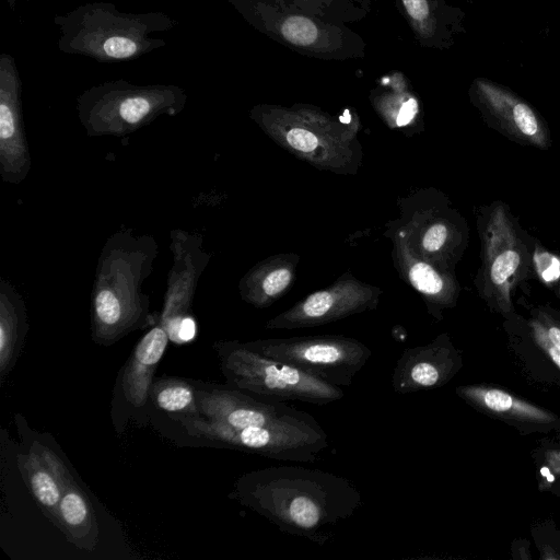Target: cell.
Returning a JSON list of instances; mask_svg holds the SVG:
<instances>
[{"label": "cell", "instance_id": "cell-1", "mask_svg": "<svg viewBox=\"0 0 560 560\" xmlns=\"http://www.w3.org/2000/svg\"><path fill=\"white\" fill-rule=\"evenodd\" d=\"M233 497L282 533L325 545L363 505L349 479L301 466H271L243 475Z\"/></svg>", "mask_w": 560, "mask_h": 560}, {"label": "cell", "instance_id": "cell-2", "mask_svg": "<svg viewBox=\"0 0 560 560\" xmlns=\"http://www.w3.org/2000/svg\"><path fill=\"white\" fill-rule=\"evenodd\" d=\"M158 254L152 235L136 234L131 229L118 230L106 240L91 294V336L95 343L110 346L158 323V314L151 313L149 295L142 290Z\"/></svg>", "mask_w": 560, "mask_h": 560}, {"label": "cell", "instance_id": "cell-3", "mask_svg": "<svg viewBox=\"0 0 560 560\" xmlns=\"http://www.w3.org/2000/svg\"><path fill=\"white\" fill-rule=\"evenodd\" d=\"M58 48L98 62L129 61L166 46L162 34L177 22L163 12H124L112 2L85 3L56 15Z\"/></svg>", "mask_w": 560, "mask_h": 560}, {"label": "cell", "instance_id": "cell-4", "mask_svg": "<svg viewBox=\"0 0 560 560\" xmlns=\"http://www.w3.org/2000/svg\"><path fill=\"white\" fill-rule=\"evenodd\" d=\"M477 231L481 264L476 289L491 310L509 318L515 314L513 292L536 276L534 242L502 200L479 208Z\"/></svg>", "mask_w": 560, "mask_h": 560}, {"label": "cell", "instance_id": "cell-5", "mask_svg": "<svg viewBox=\"0 0 560 560\" xmlns=\"http://www.w3.org/2000/svg\"><path fill=\"white\" fill-rule=\"evenodd\" d=\"M254 28L289 49L325 61L365 56V42L347 24L307 13L290 0H226Z\"/></svg>", "mask_w": 560, "mask_h": 560}, {"label": "cell", "instance_id": "cell-6", "mask_svg": "<svg viewBox=\"0 0 560 560\" xmlns=\"http://www.w3.org/2000/svg\"><path fill=\"white\" fill-rule=\"evenodd\" d=\"M187 93L174 84H135L124 79L84 90L77 98L79 120L91 137H125L161 116H176Z\"/></svg>", "mask_w": 560, "mask_h": 560}, {"label": "cell", "instance_id": "cell-7", "mask_svg": "<svg viewBox=\"0 0 560 560\" xmlns=\"http://www.w3.org/2000/svg\"><path fill=\"white\" fill-rule=\"evenodd\" d=\"M213 349L228 385L277 401L328 405L345 396L330 385L290 364L262 355L237 340H219Z\"/></svg>", "mask_w": 560, "mask_h": 560}, {"label": "cell", "instance_id": "cell-8", "mask_svg": "<svg viewBox=\"0 0 560 560\" xmlns=\"http://www.w3.org/2000/svg\"><path fill=\"white\" fill-rule=\"evenodd\" d=\"M245 343L262 355L338 387L350 386L372 355V350L360 340L339 335L259 339Z\"/></svg>", "mask_w": 560, "mask_h": 560}, {"label": "cell", "instance_id": "cell-9", "mask_svg": "<svg viewBox=\"0 0 560 560\" xmlns=\"http://www.w3.org/2000/svg\"><path fill=\"white\" fill-rule=\"evenodd\" d=\"M179 423L189 435L282 462L312 463L329 446L322 425L235 429L202 417Z\"/></svg>", "mask_w": 560, "mask_h": 560}, {"label": "cell", "instance_id": "cell-10", "mask_svg": "<svg viewBox=\"0 0 560 560\" xmlns=\"http://www.w3.org/2000/svg\"><path fill=\"white\" fill-rule=\"evenodd\" d=\"M194 383L199 411L208 420L235 429L320 425L313 416L285 401L264 399L229 385Z\"/></svg>", "mask_w": 560, "mask_h": 560}, {"label": "cell", "instance_id": "cell-11", "mask_svg": "<svg viewBox=\"0 0 560 560\" xmlns=\"http://www.w3.org/2000/svg\"><path fill=\"white\" fill-rule=\"evenodd\" d=\"M468 97L486 125L509 140L539 150L552 145L544 116L509 86L479 77L472 80Z\"/></svg>", "mask_w": 560, "mask_h": 560}, {"label": "cell", "instance_id": "cell-12", "mask_svg": "<svg viewBox=\"0 0 560 560\" xmlns=\"http://www.w3.org/2000/svg\"><path fill=\"white\" fill-rule=\"evenodd\" d=\"M170 238L173 265L167 275L158 323L165 328L170 340L176 342L182 322L191 316L195 292L211 256L203 248L199 233L175 229L171 231Z\"/></svg>", "mask_w": 560, "mask_h": 560}, {"label": "cell", "instance_id": "cell-13", "mask_svg": "<svg viewBox=\"0 0 560 560\" xmlns=\"http://www.w3.org/2000/svg\"><path fill=\"white\" fill-rule=\"evenodd\" d=\"M378 289L354 279L339 281L314 292L288 311L267 322V329H298L325 325L372 310L378 302Z\"/></svg>", "mask_w": 560, "mask_h": 560}, {"label": "cell", "instance_id": "cell-14", "mask_svg": "<svg viewBox=\"0 0 560 560\" xmlns=\"http://www.w3.org/2000/svg\"><path fill=\"white\" fill-rule=\"evenodd\" d=\"M22 83L14 58L0 56V175L21 184L31 170V154L22 112Z\"/></svg>", "mask_w": 560, "mask_h": 560}, {"label": "cell", "instance_id": "cell-15", "mask_svg": "<svg viewBox=\"0 0 560 560\" xmlns=\"http://www.w3.org/2000/svg\"><path fill=\"white\" fill-rule=\"evenodd\" d=\"M462 366V358L447 334L427 345L406 348L393 370L392 386L407 395L439 388L448 383Z\"/></svg>", "mask_w": 560, "mask_h": 560}, {"label": "cell", "instance_id": "cell-16", "mask_svg": "<svg viewBox=\"0 0 560 560\" xmlns=\"http://www.w3.org/2000/svg\"><path fill=\"white\" fill-rule=\"evenodd\" d=\"M419 46L450 49L466 33V13L446 0H394Z\"/></svg>", "mask_w": 560, "mask_h": 560}, {"label": "cell", "instance_id": "cell-17", "mask_svg": "<svg viewBox=\"0 0 560 560\" xmlns=\"http://www.w3.org/2000/svg\"><path fill=\"white\" fill-rule=\"evenodd\" d=\"M21 475L45 515L58 527V504L66 487L75 480L61 458L34 440L18 458Z\"/></svg>", "mask_w": 560, "mask_h": 560}, {"label": "cell", "instance_id": "cell-18", "mask_svg": "<svg viewBox=\"0 0 560 560\" xmlns=\"http://www.w3.org/2000/svg\"><path fill=\"white\" fill-rule=\"evenodd\" d=\"M170 337L165 328L156 323L137 342L121 376L124 398L133 407H142L150 397L154 372L165 353Z\"/></svg>", "mask_w": 560, "mask_h": 560}, {"label": "cell", "instance_id": "cell-19", "mask_svg": "<svg viewBox=\"0 0 560 560\" xmlns=\"http://www.w3.org/2000/svg\"><path fill=\"white\" fill-rule=\"evenodd\" d=\"M456 394L474 408L509 422L551 425L559 419L546 409L530 404L501 388L486 385H464Z\"/></svg>", "mask_w": 560, "mask_h": 560}, {"label": "cell", "instance_id": "cell-20", "mask_svg": "<svg viewBox=\"0 0 560 560\" xmlns=\"http://www.w3.org/2000/svg\"><path fill=\"white\" fill-rule=\"evenodd\" d=\"M28 331L26 304L16 288L0 279V385L15 366Z\"/></svg>", "mask_w": 560, "mask_h": 560}, {"label": "cell", "instance_id": "cell-21", "mask_svg": "<svg viewBox=\"0 0 560 560\" xmlns=\"http://www.w3.org/2000/svg\"><path fill=\"white\" fill-rule=\"evenodd\" d=\"M58 528L77 548L93 551L98 541V524L91 500L77 480L70 482L58 504Z\"/></svg>", "mask_w": 560, "mask_h": 560}, {"label": "cell", "instance_id": "cell-22", "mask_svg": "<svg viewBox=\"0 0 560 560\" xmlns=\"http://www.w3.org/2000/svg\"><path fill=\"white\" fill-rule=\"evenodd\" d=\"M370 100L375 110L396 127L409 126L419 116V98L401 71L378 78L370 92Z\"/></svg>", "mask_w": 560, "mask_h": 560}, {"label": "cell", "instance_id": "cell-23", "mask_svg": "<svg viewBox=\"0 0 560 560\" xmlns=\"http://www.w3.org/2000/svg\"><path fill=\"white\" fill-rule=\"evenodd\" d=\"M294 277V267L284 259L265 260L249 270L240 281L242 299L267 307L284 294Z\"/></svg>", "mask_w": 560, "mask_h": 560}, {"label": "cell", "instance_id": "cell-24", "mask_svg": "<svg viewBox=\"0 0 560 560\" xmlns=\"http://www.w3.org/2000/svg\"><path fill=\"white\" fill-rule=\"evenodd\" d=\"M407 277L410 283L424 295L429 312L435 318L440 319L444 308L456 304L459 285L450 270L415 259L408 265Z\"/></svg>", "mask_w": 560, "mask_h": 560}, {"label": "cell", "instance_id": "cell-25", "mask_svg": "<svg viewBox=\"0 0 560 560\" xmlns=\"http://www.w3.org/2000/svg\"><path fill=\"white\" fill-rule=\"evenodd\" d=\"M150 398L156 408L177 421L184 418L201 417L192 381L180 377L154 378Z\"/></svg>", "mask_w": 560, "mask_h": 560}, {"label": "cell", "instance_id": "cell-26", "mask_svg": "<svg viewBox=\"0 0 560 560\" xmlns=\"http://www.w3.org/2000/svg\"><path fill=\"white\" fill-rule=\"evenodd\" d=\"M310 14L334 23L363 20L372 10L373 0H290Z\"/></svg>", "mask_w": 560, "mask_h": 560}, {"label": "cell", "instance_id": "cell-27", "mask_svg": "<svg viewBox=\"0 0 560 560\" xmlns=\"http://www.w3.org/2000/svg\"><path fill=\"white\" fill-rule=\"evenodd\" d=\"M530 318L527 325L530 330V335L535 343L548 355V358L558 366L560 370V347L551 341L548 337L544 325L538 317L530 312Z\"/></svg>", "mask_w": 560, "mask_h": 560}, {"label": "cell", "instance_id": "cell-28", "mask_svg": "<svg viewBox=\"0 0 560 560\" xmlns=\"http://www.w3.org/2000/svg\"><path fill=\"white\" fill-rule=\"evenodd\" d=\"M530 312L541 322L551 341L560 347V319L555 316L552 310L538 306L532 308Z\"/></svg>", "mask_w": 560, "mask_h": 560}, {"label": "cell", "instance_id": "cell-29", "mask_svg": "<svg viewBox=\"0 0 560 560\" xmlns=\"http://www.w3.org/2000/svg\"><path fill=\"white\" fill-rule=\"evenodd\" d=\"M548 466L560 475V450H549L545 454Z\"/></svg>", "mask_w": 560, "mask_h": 560}, {"label": "cell", "instance_id": "cell-30", "mask_svg": "<svg viewBox=\"0 0 560 560\" xmlns=\"http://www.w3.org/2000/svg\"><path fill=\"white\" fill-rule=\"evenodd\" d=\"M8 3L10 4L11 9L14 8L15 3L19 1V0H7Z\"/></svg>", "mask_w": 560, "mask_h": 560}, {"label": "cell", "instance_id": "cell-31", "mask_svg": "<svg viewBox=\"0 0 560 560\" xmlns=\"http://www.w3.org/2000/svg\"><path fill=\"white\" fill-rule=\"evenodd\" d=\"M557 295L560 298V279L557 284Z\"/></svg>", "mask_w": 560, "mask_h": 560}]
</instances>
